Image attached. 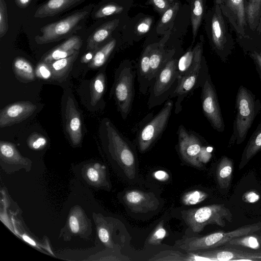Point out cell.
Segmentation results:
<instances>
[{
	"label": "cell",
	"instance_id": "1",
	"mask_svg": "<svg viewBox=\"0 0 261 261\" xmlns=\"http://www.w3.org/2000/svg\"><path fill=\"white\" fill-rule=\"evenodd\" d=\"M237 115L229 146L234 142L242 143L246 139L255 117L261 109V104L255 96L243 86H240L236 96Z\"/></svg>",
	"mask_w": 261,
	"mask_h": 261
},
{
	"label": "cell",
	"instance_id": "2",
	"mask_svg": "<svg viewBox=\"0 0 261 261\" xmlns=\"http://www.w3.org/2000/svg\"><path fill=\"white\" fill-rule=\"evenodd\" d=\"M137 65L129 60L123 61L116 71L113 94L118 111L123 120L126 119L132 110Z\"/></svg>",
	"mask_w": 261,
	"mask_h": 261
},
{
	"label": "cell",
	"instance_id": "3",
	"mask_svg": "<svg viewBox=\"0 0 261 261\" xmlns=\"http://www.w3.org/2000/svg\"><path fill=\"white\" fill-rule=\"evenodd\" d=\"M179 57L175 54L154 78L148 90L149 109L160 106L171 98L178 85L177 62Z\"/></svg>",
	"mask_w": 261,
	"mask_h": 261
},
{
	"label": "cell",
	"instance_id": "4",
	"mask_svg": "<svg viewBox=\"0 0 261 261\" xmlns=\"http://www.w3.org/2000/svg\"><path fill=\"white\" fill-rule=\"evenodd\" d=\"M108 148L124 174L130 179L136 175V158L133 146L114 124L107 120L105 123Z\"/></svg>",
	"mask_w": 261,
	"mask_h": 261
},
{
	"label": "cell",
	"instance_id": "5",
	"mask_svg": "<svg viewBox=\"0 0 261 261\" xmlns=\"http://www.w3.org/2000/svg\"><path fill=\"white\" fill-rule=\"evenodd\" d=\"M181 217L186 224L194 232L199 233L210 224L221 227L226 221L232 222V214L223 204H211L181 212Z\"/></svg>",
	"mask_w": 261,
	"mask_h": 261
},
{
	"label": "cell",
	"instance_id": "6",
	"mask_svg": "<svg viewBox=\"0 0 261 261\" xmlns=\"http://www.w3.org/2000/svg\"><path fill=\"white\" fill-rule=\"evenodd\" d=\"M94 5H89L66 17L47 24L40 29L41 35L35 36V41L39 44L58 41L70 36L79 29L92 11Z\"/></svg>",
	"mask_w": 261,
	"mask_h": 261
},
{
	"label": "cell",
	"instance_id": "7",
	"mask_svg": "<svg viewBox=\"0 0 261 261\" xmlns=\"http://www.w3.org/2000/svg\"><path fill=\"white\" fill-rule=\"evenodd\" d=\"M211 12L210 39L212 46L220 59L225 62L233 49V39L220 7L215 2Z\"/></svg>",
	"mask_w": 261,
	"mask_h": 261
},
{
	"label": "cell",
	"instance_id": "8",
	"mask_svg": "<svg viewBox=\"0 0 261 261\" xmlns=\"http://www.w3.org/2000/svg\"><path fill=\"white\" fill-rule=\"evenodd\" d=\"M173 107V101L167 100L158 113L139 129L137 142L140 152L147 151L161 136L167 125Z\"/></svg>",
	"mask_w": 261,
	"mask_h": 261
},
{
	"label": "cell",
	"instance_id": "9",
	"mask_svg": "<svg viewBox=\"0 0 261 261\" xmlns=\"http://www.w3.org/2000/svg\"><path fill=\"white\" fill-rule=\"evenodd\" d=\"M208 74V67L203 57L200 64L179 80L177 87L171 96L176 97L174 109L176 114L182 110L181 103L185 98L196 89L201 87Z\"/></svg>",
	"mask_w": 261,
	"mask_h": 261
},
{
	"label": "cell",
	"instance_id": "10",
	"mask_svg": "<svg viewBox=\"0 0 261 261\" xmlns=\"http://www.w3.org/2000/svg\"><path fill=\"white\" fill-rule=\"evenodd\" d=\"M201 105L203 113L214 129L223 132L225 129L215 87L210 74L201 87Z\"/></svg>",
	"mask_w": 261,
	"mask_h": 261
},
{
	"label": "cell",
	"instance_id": "11",
	"mask_svg": "<svg viewBox=\"0 0 261 261\" xmlns=\"http://www.w3.org/2000/svg\"><path fill=\"white\" fill-rule=\"evenodd\" d=\"M178 147L182 159L189 164L201 168L202 164L198 160L202 143L195 133L187 130L182 125L178 128Z\"/></svg>",
	"mask_w": 261,
	"mask_h": 261
},
{
	"label": "cell",
	"instance_id": "12",
	"mask_svg": "<svg viewBox=\"0 0 261 261\" xmlns=\"http://www.w3.org/2000/svg\"><path fill=\"white\" fill-rule=\"evenodd\" d=\"M245 0H215L239 37H246L247 22Z\"/></svg>",
	"mask_w": 261,
	"mask_h": 261
},
{
	"label": "cell",
	"instance_id": "13",
	"mask_svg": "<svg viewBox=\"0 0 261 261\" xmlns=\"http://www.w3.org/2000/svg\"><path fill=\"white\" fill-rule=\"evenodd\" d=\"M195 253L203 257L205 260L261 261V249L241 250L231 247H223L207 251H198Z\"/></svg>",
	"mask_w": 261,
	"mask_h": 261
},
{
	"label": "cell",
	"instance_id": "14",
	"mask_svg": "<svg viewBox=\"0 0 261 261\" xmlns=\"http://www.w3.org/2000/svg\"><path fill=\"white\" fill-rule=\"evenodd\" d=\"M123 198L129 209L135 213L153 211L160 205L159 200L153 193L139 190L126 191Z\"/></svg>",
	"mask_w": 261,
	"mask_h": 261
},
{
	"label": "cell",
	"instance_id": "15",
	"mask_svg": "<svg viewBox=\"0 0 261 261\" xmlns=\"http://www.w3.org/2000/svg\"><path fill=\"white\" fill-rule=\"evenodd\" d=\"M36 106L29 101L12 103L4 108L0 113V127L14 125L30 117L36 109Z\"/></svg>",
	"mask_w": 261,
	"mask_h": 261
},
{
	"label": "cell",
	"instance_id": "16",
	"mask_svg": "<svg viewBox=\"0 0 261 261\" xmlns=\"http://www.w3.org/2000/svg\"><path fill=\"white\" fill-rule=\"evenodd\" d=\"M65 129L71 142L74 145H79L82 139L81 115L77 110L73 99L67 98L65 108Z\"/></svg>",
	"mask_w": 261,
	"mask_h": 261
},
{
	"label": "cell",
	"instance_id": "17",
	"mask_svg": "<svg viewBox=\"0 0 261 261\" xmlns=\"http://www.w3.org/2000/svg\"><path fill=\"white\" fill-rule=\"evenodd\" d=\"M203 39L200 40L194 46L190 47L186 52L181 55L177 62V68L179 80L184 76L192 72L201 64L203 56Z\"/></svg>",
	"mask_w": 261,
	"mask_h": 261
},
{
	"label": "cell",
	"instance_id": "18",
	"mask_svg": "<svg viewBox=\"0 0 261 261\" xmlns=\"http://www.w3.org/2000/svg\"><path fill=\"white\" fill-rule=\"evenodd\" d=\"M82 44V39L79 36H72L61 44L48 51L42 57L41 61L49 63L68 57L79 51Z\"/></svg>",
	"mask_w": 261,
	"mask_h": 261
},
{
	"label": "cell",
	"instance_id": "19",
	"mask_svg": "<svg viewBox=\"0 0 261 261\" xmlns=\"http://www.w3.org/2000/svg\"><path fill=\"white\" fill-rule=\"evenodd\" d=\"M85 1L47 0L38 8L34 17L36 18H42L54 16L76 7Z\"/></svg>",
	"mask_w": 261,
	"mask_h": 261
},
{
	"label": "cell",
	"instance_id": "20",
	"mask_svg": "<svg viewBox=\"0 0 261 261\" xmlns=\"http://www.w3.org/2000/svg\"><path fill=\"white\" fill-rule=\"evenodd\" d=\"M152 44L147 45L144 49L137 65V76L140 92L145 94L151 85L150 81V55Z\"/></svg>",
	"mask_w": 261,
	"mask_h": 261
},
{
	"label": "cell",
	"instance_id": "21",
	"mask_svg": "<svg viewBox=\"0 0 261 261\" xmlns=\"http://www.w3.org/2000/svg\"><path fill=\"white\" fill-rule=\"evenodd\" d=\"M118 19L107 22L99 27L89 37L87 42V49L92 51L97 50L99 45L103 42L117 27Z\"/></svg>",
	"mask_w": 261,
	"mask_h": 261
},
{
	"label": "cell",
	"instance_id": "22",
	"mask_svg": "<svg viewBox=\"0 0 261 261\" xmlns=\"http://www.w3.org/2000/svg\"><path fill=\"white\" fill-rule=\"evenodd\" d=\"M79 53V50L68 57L47 63L52 72L54 80L61 82L66 78Z\"/></svg>",
	"mask_w": 261,
	"mask_h": 261
},
{
	"label": "cell",
	"instance_id": "23",
	"mask_svg": "<svg viewBox=\"0 0 261 261\" xmlns=\"http://www.w3.org/2000/svg\"><path fill=\"white\" fill-rule=\"evenodd\" d=\"M261 150V122L252 134L242 153L239 164L242 169Z\"/></svg>",
	"mask_w": 261,
	"mask_h": 261
},
{
	"label": "cell",
	"instance_id": "24",
	"mask_svg": "<svg viewBox=\"0 0 261 261\" xmlns=\"http://www.w3.org/2000/svg\"><path fill=\"white\" fill-rule=\"evenodd\" d=\"M233 171L232 161L227 156H223L218 164L216 176L220 188H228L230 184Z\"/></svg>",
	"mask_w": 261,
	"mask_h": 261
},
{
	"label": "cell",
	"instance_id": "25",
	"mask_svg": "<svg viewBox=\"0 0 261 261\" xmlns=\"http://www.w3.org/2000/svg\"><path fill=\"white\" fill-rule=\"evenodd\" d=\"M13 69L16 76L23 82H31L35 80V74L31 64L22 57L15 58Z\"/></svg>",
	"mask_w": 261,
	"mask_h": 261
},
{
	"label": "cell",
	"instance_id": "26",
	"mask_svg": "<svg viewBox=\"0 0 261 261\" xmlns=\"http://www.w3.org/2000/svg\"><path fill=\"white\" fill-rule=\"evenodd\" d=\"M116 45V41L113 39L97 49L88 64L89 67L96 69L103 66L114 51Z\"/></svg>",
	"mask_w": 261,
	"mask_h": 261
},
{
	"label": "cell",
	"instance_id": "27",
	"mask_svg": "<svg viewBox=\"0 0 261 261\" xmlns=\"http://www.w3.org/2000/svg\"><path fill=\"white\" fill-rule=\"evenodd\" d=\"M0 152L1 159L7 163L24 164L28 162V160L23 158L15 146L10 142L1 141Z\"/></svg>",
	"mask_w": 261,
	"mask_h": 261
},
{
	"label": "cell",
	"instance_id": "28",
	"mask_svg": "<svg viewBox=\"0 0 261 261\" xmlns=\"http://www.w3.org/2000/svg\"><path fill=\"white\" fill-rule=\"evenodd\" d=\"M247 24L254 31L258 25L261 15V0H249L245 6Z\"/></svg>",
	"mask_w": 261,
	"mask_h": 261
},
{
	"label": "cell",
	"instance_id": "29",
	"mask_svg": "<svg viewBox=\"0 0 261 261\" xmlns=\"http://www.w3.org/2000/svg\"><path fill=\"white\" fill-rule=\"evenodd\" d=\"M85 175L89 182L96 186H106L108 184L106 167L99 163H96L88 167Z\"/></svg>",
	"mask_w": 261,
	"mask_h": 261
},
{
	"label": "cell",
	"instance_id": "30",
	"mask_svg": "<svg viewBox=\"0 0 261 261\" xmlns=\"http://www.w3.org/2000/svg\"><path fill=\"white\" fill-rule=\"evenodd\" d=\"M106 79L103 72H100L91 83V104L95 105L101 98L106 90Z\"/></svg>",
	"mask_w": 261,
	"mask_h": 261
},
{
	"label": "cell",
	"instance_id": "31",
	"mask_svg": "<svg viewBox=\"0 0 261 261\" xmlns=\"http://www.w3.org/2000/svg\"><path fill=\"white\" fill-rule=\"evenodd\" d=\"M204 13V1L193 0L191 4V23L193 42L195 41Z\"/></svg>",
	"mask_w": 261,
	"mask_h": 261
},
{
	"label": "cell",
	"instance_id": "32",
	"mask_svg": "<svg viewBox=\"0 0 261 261\" xmlns=\"http://www.w3.org/2000/svg\"><path fill=\"white\" fill-rule=\"evenodd\" d=\"M226 245L241 246L252 249H260L261 237L254 233L246 234L233 239Z\"/></svg>",
	"mask_w": 261,
	"mask_h": 261
},
{
	"label": "cell",
	"instance_id": "33",
	"mask_svg": "<svg viewBox=\"0 0 261 261\" xmlns=\"http://www.w3.org/2000/svg\"><path fill=\"white\" fill-rule=\"evenodd\" d=\"M149 261H189L188 254L175 250H164L148 259Z\"/></svg>",
	"mask_w": 261,
	"mask_h": 261
},
{
	"label": "cell",
	"instance_id": "34",
	"mask_svg": "<svg viewBox=\"0 0 261 261\" xmlns=\"http://www.w3.org/2000/svg\"><path fill=\"white\" fill-rule=\"evenodd\" d=\"M208 196L205 192L198 190H192L185 193L181 197L182 203L186 205H192L201 202Z\"/></svg>",
	"mask_w": 261,
	"mask_h": 261
},
{
	"label": "cell",
	"instance_id": "35",
	"mask_svg": "<svg viewBox=\"0 0 261 261\" xmlns=\"http://www.w3.org/2000/svg\"><path fill=\"white\" fill-rule=\"evenodd\" d=\"M167 231L164 226V221H161L155 226L147 239L148 244L159 245L166 237Z\"/></svg>",
	"mask_w": 261,
	"mask_h": 261
},
{
	"label": "cell",
	"instance_id": "36",
	"mask_svg": "<svg viewBox=\"0 0 261 261\" xmlns=\"http://www.w3.org/2000/svg\"><path fill=\"white\" fill-rule=\"evenodd\" d=\"M123 10V7L114 3H110L102 6L94 15L95 18L107 17L119 13Z\"/></svg>",
	"mask_w": 261,
	"mask_h": 261
},
{
	"label": "cell",
	"instance_id": "37",
	"mask_svg": "<svg viewBox=\"0 0 261 261\" xmlns=\"http://www.w3.org/2000/svg\"><path fill=\"white\" fill-rule=\"evenodd\" d=\"M107 222L102 220L98 229V235L100 240L108 247L113 248V244L111 239V232Z\"/></svg>",
	"mask_w": 261,
	"mask_h": 261
},
{
	"label": "cell",
	"instance_id": "38",
	"mask_svg": "<svg viewBox=\"0 0 261 261\" xmlns=\"http://www.w3.org/2000/svg\"><path fill=\"white\" fill-rule=\"evenodd\" d=\"M9 28L6 3L5 0H0V37L7 33Z\"/></svg>",
	"mask_w": 261,
	"mask_h": 261
},
{
	"label": "cell",
	"instance_id": "39",
	"mask_svg": "<svg viewBox=\"0 0 261 261\" xmlns=\"http://www.w3.org/2000/svg\"><path fill=\"white\" fill-rule=\"evenodd\" d=\"M28 145L33 149L38 150L43 148L47 144V139L38 133L32 134L28 139Z\"/></svg>",
	"mask_w": 261,
	"mask_h": 261
},
{
	"label": "cell",
	"instance_id": "40",
	"mask_svg": "<svg viewBox=\"0 0 261 261\" xmlns=\"http://www.w3.org/2000/svg\"><path fill=\"white\" fill-rule=\"evenodd\" d=\"M35 74L37 77L43 80H53L52 72L48 64L42 61L36 66Z\"/></svg>",
	"mask_w": 261,
	"mask_h": 261
},
{
	"label": "cell",
	"instance_id": "41",
	"mask_svg": "<svg viewBox=\"0 0 261 261\" xmlns=\"http://www.w3.org/2000/svg\"><path fill=\"white\" fill-rule=\"evenodd\" d=\"M81 217H79L77 213L71 214L69 218V226L71 231L74 233H77L82 229Z\"/></svg>",
	"mask_w": 261,
	"mask_h": 261
},
{
	"label": "cell",
	"instance_id": "42",
	"mask_svg": "<svg viewBox=\"0 0 261 261\" xmlns=\"http://www.w3.org/2000/svg\"><path fill=\"white\" fill-rule=\"evenodd\" d=\"M178 3H175L169 7L163 13L159 24L163 25L168 22L172 18L174 14L178 10Z\"/></svg>",
	"mask_w": 261,
	"mask_h": 261
},
{
	"label": "cell",
	"instance_id": "43",
	"mask_svg": "<svg viewBox=\"0 0 261 261\" xmlns=\"http://www.w3.org/2000/svg\"><path fill=\"white\" fill-rule=\"evenodd\" d=\"M152 22V19L150 17L144 18L138 23L137 27L138 33L140 34L147 33L150 29Z\"/></svg>",
	"mask_w": 261,
	"mask_h": 261
},
{
	"label": "cell",
	"instance_id": "44",
	"mask_svg": "<svg viewBox=\"0 0 261 261\" xmlns=\"http://www.w3.org/2000/svg\"><path fill=\"white\" fill-rule=\"evenodd\" d=\"M155 8L161 13H164L169 7L167 0H151Z\"/></svg>",
	"mask_w": 261,
	"mask_h": 261
},
{
	"label": "cell",
	"instance_id": "45",
	"mask_svg": "<svg viewBox=\"0 0 261 261\" xmlns=\"http://www.w3.org/2000/svg\"><path fill=\"white\" fill-rule=\"evenodd\" d=\"M260 199L259 195L254 191L246 192L243 196V199L249 203H254Z\"/></svg>",
	"mask_w": 261,
	"mask_h": 261
},
{
	"label": "cell",
	"instance_id": "46",
	"mask_svg": "<svg viewBox=\"0 0 261 261\" xmlns=\"http://www.w3.org/2000/svg\"><path fill=\"white\" fill-rule=\"evenodd\" d=\"M211 157V154L203 146L198 155V160L201 163H207Z\"/></svg>",
	"mask_w": 261,
	"mask_h": 261
},
{
	"label": "cell",
	"instance_id": "47",
	"mask_svg": "<svg viewBox=\"0 0 261 261\" xmlns=\"http://www.w3.org/2000/svg\"><path fill=\"white\" fill-rule=\"evenodd\" d=\"M250 56L254 61L256 68L261 76V57L257 51H253L250 53Z\"/></svg>",
	"mask_w": 261,
	"mask_h": 261
},
{
	"label": "cell",
	"instance_id": "48",
	"mask_svg": "<svg viewBox=\"0 0 261 261\" xmlns=\"http://www.w3.org/2000/svg\"><path fill=\"white\" fill-rule=\"evenodd\" d=\"M154 177L160 181H166L169 178V174L165 171L158 170L153 173Z\"/></svg>",
	"mask_w": 261,
	"mask_h": 261
},
{
	"label": "cell",
	"instance_id": "49",
	"mask_svg": "<svg viewBox=\"0 0 261 261\" xmlns=\"http://www.w3.org/2000/svg\"><path fill=\"white\" fill-rule=\"evenodd\" d=\"M16 4L20 8H25L31 0H14Z\"/></svg>",
	"mask_w": 261,
	"mask_h": 261
},
{
	"label": "cell",
	"instance_id": "50",
	"mask_svg": "<svg viewBox=\"0 0 261 261\" xmlns=\"http://www.w3.org/2000/svg\"><path fill=\"white\" fill-rule=\"evenodd\" d=\"M93 57V56L91 53H88L83 57L82 61L83 63H87L92 59Z\"/></svg>",
	"mask_w": 261,
	"mask_h": 261
},
{
	"label": "cell",
	"instance_id": "51",
	"mask_svg": "<svg viewBox=\"0 0 261 261\" xmlns=\"http://www.w3.org/2000/svg\"><path fill=\"white\" fill-rule=\"evenodd\" d=\"M23 238L25 241L28 242L31 245H35V242L28 237L26 236H23Z\"/></svg>",
	"mask_w": 261,
	"mask_h": 261
},
{
	"label": "cell",
	"instance_id": "52",
	"mask_svg": "<svg viewBox=\"0 0 261 261\" xmlns=\"http://www.w3.org/2000/svg\"><path fill=\"white\" fill-rule=\"evenodd\" d=\"M256 30L257 31V33L258 34H261V15H260V19H259V21L258 25Z\"/></svg>",
	"mask_w": 261,
	"mask_h": 261
},
{
	"label": "cell",
	"instance_id": "53",
	"mask_svg": "<svg viewBox=\"0 0 261 261\" xmlns=\"http://www.w3.org/2000/svg\"><path fill=\"white\" fill-rule=\"evenodd\" d=\"M259 54L260 55V56L261 57V51L259 53Z\"/></svg>",
	"mask_w": 261,
	"mask_h": 261
}]
</instances>
